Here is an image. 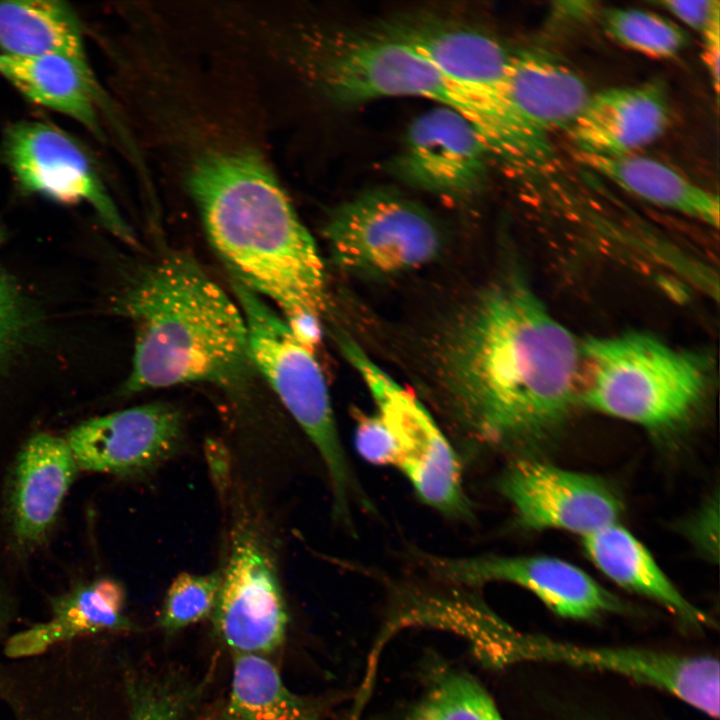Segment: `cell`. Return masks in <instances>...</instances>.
<instances>
[{
    "mask_svg": "<svg viewBox=\"0 0 720 720\" xmlns=\"http://www.w3.org/2000/svg\"><path fill=\"white\" fill-rule=\"evenodd\" d=\"M4 157L23 190L62 203L85 202L111 233L135 243L89 158L65 133L41 122L17 123L5 136Z\"/></svg>",
    "mask_w": 720,
    "mask_h": 720,
    "instance_id": "4fadbf2b",
    "label": "cell"
},
{
    "mask_svg": "<svg viewBox=\"0 0 720 720\" xmlns=\"http://www.w3.org/2000/svg\"><path fill=\"white\" fill-rule=\"evenodd\" d=\"M686 535L707 557L718 556V501L711 500L685 527Z\"/></svg>",
    "mask_w": 720,
    "mask_h": 720,
    "instance_id": "d6a6232c",
    "label": "cell"
},
{
    "mask_svg": "<svg viewBox=\"0 0 720 720\" xmlns=\"http://www.w3.org/2000/svg\"><path fill=\"white\" fill-rule=\"evenodd\" d=\"M135 328L123 392L189 383L241 391L256 372L241 309L190 255L148 264L120 301Z\"/></svg>",
    "mask_w": 720,
    "mask_h": 720,
    "instance_id": "3957f363",
    "label": "cell"
},
{
    "mask_svg": "<svg viewBox=\"0 0 720 720\" xmlns=\"http://www.w3.org/2000/svg\"><path fill=\"white\" fill-rule=\"evenodd\" d=\"M437 361L444 404L471 450L528 456L579 402L581 344L518 272L464 307Z\"/></svg>",
    "mask_w": 720,
    "mask_h": 720,
    "instance_id": "6da1fadb",
    "label": "cell"
},
{
    "mask_svg": "<svg viewBox=\"0 0 720 720\" xmlns=\"http://www.w3.org/2000/svg\"><path fill=\"white\" fill-rule=\"evenodd\" d=\"M409 720H504L488 692L472 677L448 673L433 683Z\"/></svg>",
    "mask_w": 720,
    "mask_h": 720,
    "instance_id": "4316f807",
    "label": "cell"
},
{
    "mask_svg": "<svg viewBox=\"0 0 720 720\" xmlns=\"http://www.w3.org/2000/svg\"><path fill=\"white\" fill-rule=\"evenodd\" d=\"M689 28L702 33L720 17V3L714 0H661L653 2Z\"/></svg>",
    "mask_w": 720,
    "mask_h": 720,
    "instance_id": "1f68e13d",
    "label": "cell"
},
{
    "mask_svg": "<svg viewBox=\"0 0 720 720\" xmlns=\"http://www.w3.org/2000/svg\"><path fill=\"white\" fill-rule=\"evenodd\" d=\"M491 156L485 140L468 119L438 106L411 123L394 167L403 180L417 188L465 196L484 184Z\"/></svg>",
    "mask_w": 720,
    "mask_h": 720,
    "instance_id": "9a60e30c",
    "label": "cell"
},
{
    "mask_svg": "<svg viewBox=\"0 0 720 720\" xmlns=\"http://www.w3.org/2000/svg\"><path fill=\"white\" fill-rule=\"evenodd\" d=\"M232 290L245 320L254 369L318 451L329 478L334 518L350 527L354 503L367 509L371 504L343 447L323 371L271 304L234 280Z\"/></svg>",
    "mask_w": 720,
    "mask_h": 720,
    "instance_id": "5b68a950",
    "label": "cell"
},
{
    "mask_svg": "<svg viewBox=\"0 0 720 720\" xmlns=\"http://www.w3.org/2000/svg\"><path fill=\"white\" fill-rule=\"evenodd\" d=\"M669 121L666 89L654 80L591 94L567 131L579 153L618 156L654 142Z\"/></svg>",
    "mask_w": 720,
    "mask_h": 720,
    "instance_id": "e0dca14e",
    "label": "cell"
},
{
    "mask_svg": "<svg viewBox=\"0 0 720 720\" xmlns=\"http://www.w3.org/2000/svg\"><path fill=\"white\" fill-rule=\"evenodd\" d=\"M702 57L709 73L716 96L719 93L720 64V17L715 19L702 33Z\"/></svg>",
    "mask_w": 720,
    "mask_h": 720,
    "instance_id": "836d02e7",
    "label": "cell"
},
{
    "mask_svg": "<svg viewBox=\"0 0 720 720\" xmlns=\"http://www.w3.org/2000/svg\"><path fill=\"white\" fill-rule=\"evenodd\" d=\"M211 616L234 653L264 655L285 639L288 615L275 561L262 530L247 513L231 530L230 547Z\"/></svg>",
    "mask_w": 720,
    "mask_h": 720,
    "instance_id": "30bf717a",
    "label": "cell"
},
{
    "mask_svg": "<svg viewBox=\"0 0 720 720\" xmlns=\"http://www.w3.org/2000/svg\"><path fill=\"white\" fill-rule=\"evenodd\" d=\"M323 236L334 263L367 275H393L433 262L443 235L432 216L400 195L370 192L335 208Z\"/></svg>",
    "mask_w": 720,
    "mask_h": 720,
    "instance_id": "ba28073f",
    "label": "cell"
},
{
    "mask_svg": "<svg viewBox=\"0 0 720 720\" xmlns=\"http://www.w3.org/2000/svg\"><path fill=\"white\" fill-rule=\"evenodd\" d=\"M0 48L4 55H58L90 69L79 21L59 1L0 2Z\"/></svg>",
    "mask_w": 720,
    "mask_h": 720,
    "instance_id": "cb8c5ba5",
    "label": "cell"
},
{
    "mask_svg": "<svg viewBox=\"0 0 720 720\" xmlns=\"http://www.w3.org/2000/svg\"><path fill=\"white\" fill-rule=\"evenodd\" d=\"M711 384L705 356L648 332L591 337L581 344L579 402L655 435L685 427L703 407Z\"/></svg>",
    "mask_w": 720,
    "mask_h": 720,
    "instance_id": "277c9868",
    "label": "cell"
},
{
    "mask_svg": "<svg viewBox=\"0 0 720 720\" xmlns=\"http://www.w3.org/2000/svg\"><path fill=\"white\" fill-rule=\"evenodd\" d=\"M224 720H319L311 704L290 691L263 655L234 653Z\"/></svg>",
    "mask_w": 720,
    "mask_h": 720,
    "instance_id": "d4e9b609",
    "label": "cell"
},
{
    "mask_svg": "<svg viewBox=\"0 0 720 720\" xmlns=\"http://www.w3.org/2000/svg\"><path fill=\"white\" fill-rule=\"evenodd\" d=\"M354 443L360 456L370 464L394 466L392 439L376 413L358 416Z\"/></svg>",
    "mask_w": 720,
    "mask_h": 720,
    "instance_id": "4dcf8cb0",
    "label": "cell"
},
{
    "mask_svg": "<svg viewBox=\"0 0 720 720\" xmlns=\"http://www.w3.org/2000/svg\"><path fill=\"white\" fill-rule=\"evenodd\" d=\"M576 159L642 200L718 227V196L656 159L636 153L600 156L579 152Z\"/></svg>",
    "mask_w": 720,
    "mask_h": 720,
    "instance_id": "7402d4cb",
    "label": "cell"
},
{
    "mask_svg": "<svg viewBox=\"0 0 720 720\" xmlns=\"http://www.w3.org/2000/svg\"><path fill=\"white\" fill-rule=\"evenodd\" d=\"M308 64L336 102L356 104L385 97H421L450 108L483 129L489 106L446 78L382 28L338 30L311 40Z\"/></svg>",
    "mask_w": 720,
    "mask_h": 720,
    "instance_id": "8992f818",
    "label": "cell"
},
{
    "mask_svg": "<svg viewBox=\"0 0 720 720\" xmlns=\"http://www.w3.org/2000/svg\"><path fill=\"white\" fill-rule=\"evenodd\" d=\"M495 642L504 662L536 661L614 673L665 691L712 718L719 717V662L713 656L580 646L505 627L496 631Z\"/></svg>",
    "mask_w": 720,
    "mask_h": 720,
    "instance_id": "9c48e42d",
    "label": "cell"
},
{
    "mask_svg": "<svg viewBox=\"0 0 720 720\" xmlns=\"http://www.w3.org/2000/svg\"><path fill=\"white\" fill-rule=\"evenodd\" d=\"M602 26L618 44L654 58L674 57L688 40L685 31L671 20L641 9H606Z\"/></svg>",
    "mask_w": 720,
    "mask_h": 720,
    "instance_id": "484cf974",
    "label": "cell"
},
{
    "mask_svg": "<svg viewBox=\"0 0 720 720\" xmlns=\"http://www.w3.org/2000/svg\"><path fill=\"white\" fill-rule=\"evenodd\" d=\"M126 720H184L198 687L170 677L123 674Z\"/></svg>",
    "mask_w": 720,
    "mask_h": 720,
    "instance_id": "83f0119b",
    "label": "cell"
},
{
    "mask_svg": "<svg viewBox=\"0 0 720 720\" xmlns=\"http://www.w3.org/2000/svg\"><path fill=\"white\" fill-rule=\"evenodd\" d=\"M421 560L439 578L462 585L506 582L533 593L560 617L587 620L627 610L625 604L579 567L550 556L442 557Z\"/></svg>",
    "mask_w": 720,
    "mask_h": 720,
    "instance_id": "7c38bea8",
    "label": "cell"
},
{
    "mask_svg": "<svg viewBox=\"0 0 720 720\" xmlns=\"http://www.w3.org/2000/svg\"><path fill=\"white\" fill-rule=\"evenodd\" d=\"M0 75L31 101L72 117L98 133V88L90 69L58 55L0 54Z\"/></svg>",
    "mask_w": 720,
    "mask_h": 720,
    "instance_id": "603a6c76",
    "label": "cell"
},
{
    "mask_svg": "<svg viewBox=\"0 0 720 720\" xmlns=\"http://www.w3.org/2000/svg\"><path fill=\"white\" fill-rule=\"evenodd\" d=\"M498 488L517 522L532 530H563L585 537L618 523L623 512L619 496L605 480L533 456L513 458Z\"/></svg>",
    "mask_w": 720,
    "mask_h": 720,
    "instance_id": "8fae6325",
    "label": "cell"
},
{
    "mask_svg": "<svg viewBox=\"0 0 720 720\" xmlns=\"http://www.w3.org/2000/svg\"><path fill=\"white\" fill-rule=\"evenodd\" d=\"M77 469L65 439L38 433L25 443L16 459L10 494L19 544L31 546L47 536Z\"/></svg>",
    "mask_w": 720,
    "mask_h": 720,
    "instance_id": "ffe728a7",
    "label": "cell"
},
{
    "mask_svg": "<svg viewBox=\"0 0 720 720\" xmlns=\"http://www.w3.org/2000/svg\"><path fill=\"white\" fill-rule=\"evenodd\" d=\"M338 344L366 384L376 414L392 439L394 466L406 477L416 495L449 518L472 519V504L464 489L460 459L428 409L353 339L340 334Z\"/></svg>",
    "mask_w": 720,
    "mask_h": 720,
    "instance_id": "52a82bcc",
    "label": "cell"
},
{
    "mask_svg": "<svg viewBox=\"0 0 720 720\" xmlns=\"http://www.w3.org/2000/svg\"><path fill=\"white\" fill-rule=\"evenodd\" d=\"M28 323L23 297L0 266V366L23 340Z\"/></svg>",
    "mask_w": 720,
    "mask_h": 720,
    "instance_id": "f546056e",
    "label": "cell"
},
{
    "mask_svg": "<svg viewBox=\"0 0 720 720\" xmlns=\"http://www.w3.org/2000/svg\"><path fill=\"white\" fill-rule=\"evenodd\" d=\"M125 600L123 586L112 578L79 583L50 600L48 620L5 639L6 658L34 657L75 640L131 631L135 625L125 614Z\"/></svg>",
    "mask_w": 720,
    "mask_h": 720,
    "instance_id": "d6986e66",
    "label": "cell"
},
{
    "mask_svg": "<svg viewBox=\"0 0 720 720\" xmlns=\"http://www.w3.org/2000/svg\"><path fill=\"white\" fill-rule=\"evenodd\" d=\"M473 96L506 112L503 85L512 54L491 35L440 19L409 17L381 27Z\"/></svg>",
    "mask_w": 720,
    "mask_h": 720,
    "instance_id": "2e32d148",
    "label": "cell"
},
{
    "mask_svg": "<svg viewBox=\"0 0 720 720\" xmlns=\"http://www.w3.org/2000/svg\"><path fill=\"white\" fill-rule=\"evenodd\" d=\"M221 578V570L207 574L183 572L177 575L164 598L159 614L160 627L174 632L211 616Z\"/></svg>",
    "mask_w": 720,
    "mask_h": 720,
    "instance_id": "f1b7e54d",
    "label": "cell"
},
{
    "mask_svg": "<svg viewBox=\"0 0 720 720\" xmlns=\"http://www.w3.org/2000/svg\"><path fill=\"white\" fill-rule=\"evenodd\" d=\"M188 187L232 280L271 304L314 351L328 306L325 266L267 163L247 148L209 149L191 164Z\"/></svg>",
    "mask_w": 720,
    "mask_h": 720,
    "instance_id": "7a4b0ae2",
    "label": "cell"
},
{
    "mask_svg": "<svg viewBox=\"0 0 720 720\" xmlns=\"http://www.w3.org/2000/svg\"><path fill=\"white\" fill-rule=\"evenodd\" d=\"M591 93L569 66L544 51L512 54L503 85L506 109L535 136L567 130Z\"/></svg>",
    "mask_w": 720,
    "mask_h": 720,
    "instance_id": "ac0fdd59",
    "label": "cell"
},
{
    "mask_svg": "<svg viewBox=\"0 0 720 720\" xmlns=\"http://www.w3.org/2000/svg\"><path fill=\"white\" fill-rule=\"evenodd\" d=\"M582 543L587 557L617 585L654 600L688 626L711 625L709 616L682 595L646 547L619 523L582 537Z\"/></svg>",
    "mask_w": 720,
    "mask_h": 720,
    "instance_id": "44dd1931",
    "label": "cell"
},
{
    "mask_svg": "<svg viewBox=\"0 0 720 720\" xmlns=\"http://www.w3.org/2000/svg\"><path fill=\"white\" fill-rule=\"evenodd\" d=\"M183 435L182 412L170 403L154 402L87 420L65 440L78 468L137 476L168 460Z\"/></svg>",
    "mask_w": 720,
    "mask_h": 720,
    "instance_id": "5bb4252c",
    "label": "cell"
}]
</instances>
